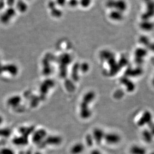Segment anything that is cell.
I'll return each mask as SVG.
<instances>
[{
    "label": "cell",
    "mask_w": 154,
    "mask_h": 154,
    "mask_svg": "<svg viewBox=\"0 0 154 154\" xmlns=\"http://www.w3.org/2000/svg\"><path fill=\"white\" fill-rule=\"evenodd\" d=\"M84 150V147L81 144H78L73 147L71 149V153L72 154H79L82 153Z\"/></svg>",
    "instance_id": "obj_10"
},
{
    "label": "cell",
    "mask_w": 154,
    "mask_h": 154,
    "mask_svg": "<svg viewBox=\"0 0 154 154\" xmlns=\"http://www.w3.org/2000/svg\"><path fill=\"white\" fill-rule=\"evenodd\" d=\"M147 51L143 48L137 49L135 51V59L137 62L141 63L143 62V60L147 55Z\"/></svg>",
    "instance_id": "obj_6"
},
{
    "label": "cell",
    "mask_w": 154,
    "mask_h": 154,
    "mask_svg": "<svg viewBox=\"0 0 154 154\" xmlns=\"http://www.w3.org/2000/svg\"><path fill=\"white\" fill-rule=\"evenodd\" d=\"M153 121L152 115L150 112L145 111L142 113L137 122V125L139 127H143L149 125Z\"/></svg>",
    "instance_id": "obj_2"
},
{
    "label": "cell",
    "mask_w": 154,
    "mask_h": 154,
    "mask_svg": "<svg viewBox=\"0 0 154 154\" xmlns=\"http://www.w3.org/2000/svg\"><path fill=\"white\" fill-rule=\"evenodd\" d=\"M140 27L145 31H151L154 29V24L149 20H144L140 24Z\"/></svg>",
    "instance_id": "obj_7"
},
{
    "label": "cell",
    "mask_w": 154,
    "mask_h": 154,
    "mask_svg": "<svg viewBox=\"0 0 154 154\" xmlns=\"http://www.w3.org/2000/svg\"><path fill=\"white\" fill-rule=\"evenodd\" d=\"M140 43L141 44L145 45V46H149V45L150 44V41L148 38L146 37L145 36H143L140 37L139 39Z\"/></svg>",
    "instance_id": "obj_11"
},
{
    "label": "cell",
    "mask_w": 154,
    "mask_h": 154,
    "mask_svg": "<svg viewBox=\"0 0 154 154\" xmlns=\"http://www.w3.org/2000/svg\"><path fill=\"white\" fill-rule=\"evenodd\" d=\"M120 82L122 84L124 85L126 87V90L129 92H132L135 89V85L127 77H124L121 79Z\"/></svg>",
    "instance_id": "obj_5"
},
{
    "label": "cell",
    "mask_w": 154,
    "mask_h": 154,
    "mask_svg": "<svg viewBox=\"0 0 154 154\" xmlns=\"http://www.w3.org/2000/svg\"><path fill=\"white\" fill-rule=\"evenodd\" d=\"M149 128L150 130H149L151 133L152 134L153 136H154V122L153 121L151 123H150L149 124Z\"/></svg>",
    "instance_id": "obj_13"
},
{
    "label": "cell",
    "mask_w": 154,
    "mask_h": 154,
    "mask_svg": "<svg viewBox=\"0 0 154 154\" xmlns=\"http://www.w3.org/2000/svg\"><path fill=\"white\" fill-rule=\"evenodd\" d=\"M150 154H154V152H152V153H151Z\"/></svg>",
    "instance_id": "obj_19"
},
{
    "label": "cell",
    "mask_w": 154,
    "mask_h": 154,
    "mask_svg": "<svg viewBox=\"0 0 154 154\" xmlns=\"http://www.w3.org/2000/svg\"><path fill=\"white\" fill-rule=\"evenodd\" d=\"M130 153L131 154H146L147 151L141 146L133 145L130 149Z\"/></svg>",
    "instance_id": "obj_8"
},
{
    "label": "cell",
    "mask_w": 154,
    "mask_h": 154,
    "mask_svg": "<svg viewBox=\"0 0 154 154\" xmlns=\"http://www.w3.org/2000/svg\"><path fill=\"white\" fill-rule=\"evenodd\" d=\"M91 154H102L101 152L98 151V150H94L92 152Z\"/></svg>",
    "instance_id": "obj_15"
},
{
    "label": "cell",
    "mask_w": 154,
    "mask_h": 154,
    "mask_svg": "<svg viewBox=\"0 0 154 154\" xmlns=\"http://www.w3.org/2000/svg\"><path fill=\"white\" fill-rule=\"evenodd\" d=\"M109 16L110 19L115 22H120V21H123L124 18V13L114 10H111Z\"/></svg>",
    "instance_id": "obj_3"
},
{
    "label": "cell",
    "mask_w": 154,
    "mask_h": 154,
    "mask_svg": "<svg viewBox=\"0 0 154 154\" xmlns=\"http://www.w3.org/2000/svg\"><path fill=\"white\" fill-rule=\"evenodd\" d=\"M148 47L150 50H151L152 51L154 52V43H150V44L149 45Z\"/></svg>",
    "instance_id": "obj_14"
},
{
    "label": "cell",
    "mask_w": 154,
    "mask_h": 154,
    "mask_svg": "<svg viewBox=\"0 0 154 154\" xmlns=\"http://www.w3.org/2000/svg\"><path fill=\"white\" fill-rule=\"evenodd\" d=\"M105 139L109 144H117L120 142L121 138L116 134H110L106 136Z\"/></svg>",
    "instance_id": "obj_4"
},
{
    "label": "cell",
    "mask_w": 154,
    "mask_h": 154,
    "mask_svg": "<svg viewBox=\"0 0 154 154\" xmlns=\"http://www.w3.org/2000/svg\"><path fill=\"white\" fill-rule=\"evenodd\" d=\"M152 83H153V85H154V78H153V80H152Z\"/></svg>",
    "instance_id": "obj_17"
},
{
    "label": "cell",
    "mask_w": 154,
    "mask_h": 154,
    "mask_svg": "<svg viewBox=\"0 0 154 154\" xmlns=\"http://www.w3.org/2000/svg\"><path fill=\"white\" fill-rule=\"evenodd\" d=\"M40 154V153H36V154Z\"/></svg>",
    "instance_id": "obj_18"
},
{
    "label": "cell",
    "mask_w": 154,
    "mask_h": 154,
    "mask_svg": "<svg viewBox=\"0 0 154 154\" xmlns=\"http://www.w3.org/2000/svg\"><path fill=\"white\" fill-rule=\"evenodd\" d=\"M143 139H144V141L147 143L150 144L153 141L154 136L151 133L149 130H144L142 133Z\"/></svg>",
    "instance_id": "obj_9"
},
{
    "label": "cell",
    "mask_w": 154,
    "mask_h": 154,
    "mask_svg": "<svg viewBox=\"0 0 154 154\" xmlns=\"http://www.w3.org/2000/svg\"><path fill=\"white\" fill-rule=\"evenodd\" d=\"M1 154H14V153L10 149H3L1 152Z\"/></svg>",
    "instance_id": "obj_12"
},
{
    "label": "cell",
    "mask_w": 154,
    "mask_h": 154,
    "mask_svg": "<svg viewBox=\"0 0 154 154\" xmlns=\"http://www.w3.org/2000/svg\"><path fill=\"white\" fill-rule=\"evenodd\" d=\"M107 7L111 10H114L124 14L128 8V5L125 0H109Z\"/></svg>",
    "instance_id": "obj_1"
},
{
    "label": "cell",
    "mask_w": 154,
    "mask_h": 154,
    "mask_svg": "<svg viewBox=\"0 0 154 154\" xmlns=\"http://www.w3.org/2000/svg\"><path fill=\"white\" fill-rule=\"evenodd\" d=\"M143 1H147V2L148 3V2H149L151 1V0H143Z\"/></svg>",
    "instance_id": "obj_16"
}]
</instances>
